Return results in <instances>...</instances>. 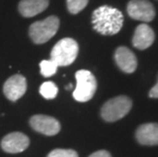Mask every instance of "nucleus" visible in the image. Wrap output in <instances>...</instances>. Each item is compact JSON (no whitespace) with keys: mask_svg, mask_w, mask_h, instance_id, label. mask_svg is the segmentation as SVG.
I'll list each match as a JSON object with an SVG mask.
<instances>
[{"mask_svg":"<svg viewBox=\"0 0 158 157\" xmlns=\"http://www.w3.org/2000/svg\"><path fill=\"white\" fill-rule=\"evenodd\" d=\"M72 87H73V85H69L68 87H66V89L69 90V89H72Z\"/></svg>","mask_w":158,"mask_h":157,"instance_id":"20","label":"nucleus"},{"mask_svg":"<svg viewBox=\"0 0 158 157\" xmlns=\"http://www.w3.org/2000/svg\"><path fill=\"white\" fill-rule=\"evenodd\" d=\"M30 125L35 131L46 136H54L60 131V123L52 116L36 114L30 119Z\"/></svg>","mask_w":158,"mask_h":157,"instance_id":"7","label":"nucleus"},{"mask_svg":"<svg viewBox=\"0 0 158 157\" xmlns=\"http://www.w3.org/2000/svg\"><path fill=\"white\" fill-rule=\"evenodd\" d=\"M114 60L117 66L126 73H132L136 71L138 61L132 50L127 47H118L114 53Z\"/></svg>","mask_w":158,"mask_h":157,"instance_id":"10","label":"nucleus"},{"mask_svg":"<svg viewBox=\"0 0 158 157\" xmlns=\"http://www.w3.org/2000/svg\"><path fill=\"white\" fill-rule=\"evenodd\" d=\"M59 28V19L55 15L48 16L43 21L35 22L30 26L29 35L35 44H43L54 36Z\"/></svg>","mask_w":158,"mask_h":157,"instance_id":"3","label":"nucleus"},{"mask_svg":"<svg viewBox=\"0 0 158 157\" xmlns=\"http://www.w3.org/2000/svg\"><path fill=\"white\" fill-rule=\"evenodd\" d=\"M127 14L131 18L144 23H149L155 16L153 4L148 0H131L127 7Z\"/></svg>","mask_w":158,"mask_h":157,"instance_id":"6","label":"nucleus"},{"mask_svg":"<svg viewBox=\"0 0 158 157\" xmlns=\"http://www.w3.org/2000/svg\"><path fill=\"white\" fill-rule=\"evenodd\" d=\"M136 138L142 145H158V123L149 122L140 126L136 132Z\"/></svg>","mask_w":158,"mask_h":157,"instance_id":"12","label":"nucleus"},{"mask_svg":"<svg viewBox=\"0 0 158 157\" xmlns=\"http://www.w3.org/2000/svg\"><path fill=\"white\" fill-rule=\"evenodd\" d=\"M149 96L151 97V98H158V81L155 84V86L150 90Z\"/></svg>","mask_w":158,"mask_h":157,"instance_id":"19","label":"nucleus"},{"mask_svg":"<svg viewBox=\"0 0 158 157\" xmlns=\"http://www.w3.org/2000/svg\"><path fill=\"white\" fill-rule=\"evenodd\" d=\"M30 140L25 134L15 132L6 135L1 141V147L7 153H19L28 148Z\"/></svg>","mask_w":158,"mask_h":157,"instance_id":"9","label":"nucleus"},{"mask_svg":"<svg viewBox=\"0 0 158 157\" xmlns=\"http://www.w3.org/2000/svg\"><path fill=\"white\" fill-rule=\"evenodd\" d=\"M88 2L89 0H66V6L70 13L77 14L86 7Z\"/></svg>","mask_w":158,"mask_h":157,"instance_id":"16","label":"nucleus"},{"mask_svg":"<svg viewBox=\"0 0 158 157\" xmlns=\"http://www.w3.org/2000/svg\"><path fill=\"white\" fill-rule=\"evenodd\" d=\"M93 29L104 36L117 34L123 28V15L117 8L103 5L96 8L92 13Z\"/></svg>","mask_w":158,"mask_h":157,"instance_id":"1","label":"nucleus"},{"mask_svg":"<svg viewBox=\"0 0 158 157\" xmlns=\"http://www.w3.org/2000/svg\"><path fill=\"white\" fill-rule=\"evenodd\" d=\"M132 100L127 96H117L105 102L101 108V116L108 122H116L123 118L132 108Z\"/></svg>","mask_w":158,"mask_h":157,"instance_id":"4","label":"nucleus"},{"mask_svg":"<svg viewBox=\"0 0 158 157\" xmlns=\"http://www.w3.org/2000/svg\"><path fill=\"white\" fill-rule=\"evenodd\" d=\"M49 0H21L19 11L23 18H33L48 7Z\"/></svg>","mask_w":158,"mask_h":157,"instance_id":"13","label":"nucleus"},{"mask_svg":"<svg viewBox=\"0 0 158 157\" xmlns=\"http://www.w3.org/2000/svg\"><path fill=\"white\" fill-rule=\"evenodd\" d=\"M77 86L73 96L77 101L87 102L93 98L97 90V81L94 75L86 69H81L76 72Z\"/></svg>","mask_w":158,"mask_h":157,"instance_id":"5","label":"nucleus"},{"mask_svg":"<svg viewBox=\"0 0 158 157\" xmlns=\"http://www.w3.org/2000/svg\"><path fill=\"white\" fill-rule=\"evenodd\" d=\"M40 94L45 99H53L58 94V88L53 82H44L40 87Z\"/></svg>","mask_w":158,"mask_h":157,"instance_id":"14","label":"nucleus"},{"mask_svg":"<svg viewBox=\"0 0 158 157\" xmlns=\"http://www.w3.org/2000/svg\"><path fill=\"white\" fill-rule=\"evenodd\" d=\"M27 91V80L22 75L10 76L3 86V93L10 101H16L25 95Z\"/></svg>","mask_w":158,"mask_h":157,"instance_id":"8","label":"nucleus"},{"mask_svg":"<svg viewBox=\"0 0 158 157\" xmlns=\"http://www.w3.org/2000/svg\"><path fill=\"white\" fill-rule=\"evenodd\" d=\"M154 39H155V34L153 30L148 25L142 24L136 28L132 42L137 49L144 50L153 44Z\"/></svg>","mask_w":158,"mask_h":157,"instance_id":"11","label":"nucleus"},{"mask_svg":"<svg viewBox=\"0 0 158 157\" xmlns=\"http://www.w3.org/2000/svg\"><path fill=\"white\" fill-rule=\"evenodd\" d=\"M57 68H58V65L53 60H51V59H49V60H42L40 62V72H41L42 76H45V78H49V76H52L54 73H56Z\"/></svg>","mask_w":158,"mask_h":157,"instance_id":"15","label":"nucleus"},{"mask_svg":"<svg viewBox=\"0 0 158 157\" xmlns=\"http://www.w3.org/2000/svg\"><path fill=\"white\" fill-rule=\"evenodd\" d=\"M89 157H111L110 153L106 150H99V151L94 152L93 154H91Z\"/></svg>","mask_w":158,"mask_h":157,"instance_id":"18","label":"nucleus"},{"mask_svg":"<svg viewBox=\"0 0 158 157\" xmlns=\"http://www.w3.org/2000/svg\"><path fill=\"white\" fill-rule=\"evenodd\" d=\"M79 53V45L76 40L64 38L59 40L52 48L50 59L58 66H68L76 60Z\"/></svg>","mask_w":158,"mask_h":157,"instance_id":"2","label":"nucleus"},{"mask_svg":"<svg viewBox=\"0 0 158 157\" xmlns=\"http://www.w3.org/2000/svg\"><path fill=\"white\" fill-rule=\"evenodd\" d=\"M47 157H79L78 153L72 149H55L51 151Z\"/></svg>","mask_w":158,"mask_h":157,"instance_id":"17","label":"nucleus"}]
</instances>
